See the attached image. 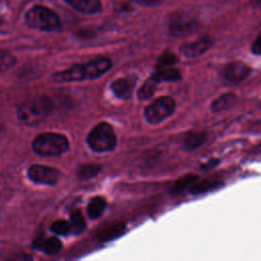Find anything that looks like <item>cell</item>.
I'll return each instance as SVG.
<instances>
[{
  "label": "cell",
  "mask_w": 261,
  "mask_h": 261,
  "mask_svg": "<svg viewBox=\"0 0 261 261\" xmlns=\"http://www.w3.org/2000/svg\"><path fill=\"white\" fill-rule=\"evenodd\" d=\"M55 104L50 97L41 96L19 105L17 116L28 125H35L44 120L54 110Z\"/></svg>",
  "instance_id": "cell-1"
},
{
  "label": "cell",
  "mask_w": 261,
  "mask_h": 261,
  "mask_svg": "<svg viewBox=\"0 0 261 261\" xmlns=\"http://www.w3.org/2000/svg\"><path fill=\"white\" fill-rule=\"evenodd\" d=\"M69 143L64 135L57 133H43L33 142L34 151L41 156H58L68 150Z\"/></svg>",
  "instance_id": "cell-2"
},
{
  "label": "cell",
  "mask_w": 261,
  "mask_h": 261,
  "mask_svg": "<svg viewBox=\"0 0 261 261\" xmlns=\"http://www.w3.org/2000/svg\"><path fill=\"white\" fill-rule=\"evenodd\" d=\"M89 147L98 153L109 152L116 146V137L113 127L108 122H100L95 125L87 137Z\"/></svg>",
  "instance_id": "cell-3"
},
{
  "label": "cell",
  "mask_w": 261,
  "mask_h": 261,
  "mask_svg": "<svg viewBox=\"0 0 261 261\" xmlns=\"http://www.w3.org/2000/svg\"><path fill=\"white\" fill-rule=\"evenodd\" d=\"M25 20L31 28L40 31L52 32L60 28L58 15L53 10L42 5H36L29 9L25 13Z\"/></svg>",
  "instance_id": "cell-4"
},
{
  "label": "cell",
  "mask_w": 261,
  "mask_h": 261,
  "mask_svg": "<svg viewBox=\"0 0 261 261\" xmlns=\"http://www.w3.org/2000/svg\"><path fill=\"white\" fill-rule=\"evenodd\" d=\"M175 100L170 96H161L148 104L144 110L145 119L151 124H158L173 114Z\"/></svg>",
  "instance_id": "cell-5"
},
{
  "label": "cell",
  "mask_w": 261,
  "mask_h": 261,
  "mask_svg": "<svg viewBox=\"0 0 261 261\" xmlns=\"http://www.w3.org/2000/svg\"><path fill=\"white\" fill-rule=\"evenodd\" d=\"M199 28L198 20L186 12H173L166 21L167 33L175 38H182L195 33Z\"/></svg>",
  "instance_id": "cell-6"
},
{
  "label": "cell",
  "mask_w": 261,
  "mask_h": 261,
  "mask_svg": "<svg viewBox=\"0 0 261 261\" xmlns=\"http://www.w3.org/2000/svg\"><path fill=\"white\" fill-rule=\"evenodd\" d=\"M251 72L252 68L248 64L241 61H233L227 63L224 66L221 72V76L225 84L233 86L241 84L246 79H248Z\"/></svg>",
  "instance_id": "cell-7"
},
{
  "label": "cell",
  "mask_w": 261,
  "mask_h": 261,
  "mask_svg": "<svg viewBox=\"0 0 261 261\" xmlns=\"http://www.w3.org/2000/svg\"><path fill=\"white\" fill-rule=\"evenodd\" d=\"M28 176L35 184L53 186L58 181L60 172L58 169L50 166L34 164L29 167Z\"/></svg>",
  "instance_id": "cell-8"
},
{
  "label": "cell",
  "mask_w": 261,
  "mask_h": 261,
  "mask_svg": "<svg viewBox=\"0 0 261 261\" xmlns=\"http://www.w3.org/2000/svg\"><path fill=\"white\" fill-rule=\"evenodd\" d=\"M213 39L210 36H203L196 41L186 43L179 47V52L187 58H195L206 53L213 45Z\"/></svg>",
  "instance_id": "cell-9"
},
{
  "label": "cell",
  "mask_w": 261,
  "mask_h": 261,
  "mask_svg": "<svg viewBox=\"0 0 261 261\" xmlns=\"http://www.w3.org/2000/svg\"><path fill=\"white\" fill-rule=\"evenodd\" d=\"M112 66L111 60L106 57H97L84 64L85 79L94 80L103 75Z\"/></svg>",
  "instance_id": "cell-10"
},
{
  "label": "cell",
  "mask_w": 261,
  "mask_h": 261,
  "mask_svg": "<svg viewBox=\"0 0 261 261\" xmlns=\"http://www.w3.org/2000/svg\"><path fill=\"white\" fill-rule=\"evenodd\" d=\"M135 86H136V77L127 76V77H121V79L115 80L111 84L110 88L117 98L127 100L132 98Z\"/></svg>",
  "instance_id": "cell-11"
},
{
  "label": "cell",
  "mask_w": 261,
  "mask_h": 261,
  "mask_svg": "<svg viewBox=\"0 0 261 261\" xmlns=\"http://www.w3.org/2000/svg\"><path fill=\"white\" fill-rule=\"evenodd\" d=\"M53 80L56 83L65 82H80L85 79V68L84 64H73L67 69L58 71L53 75Z\"/></svg>",
  "instance_id": "cell-12"
},
{
  "label": "cell",
  "mask_w": 261,
  "mask_h": 261,
  "mask_svg": "<svg viewBox=\"0 0 261 261\" xmlns=\"http://www.w3.org/2000/svg\"><path fill=\"white\" fill-rule=\"evenodd\" d=\"M238 97L233 93H224L214 99L210 104V110L214 114L224 112L234 106Z\"/></svg>",
  "instance_id": "cell-13"
},
{
  "label": "cell",
  "mask_w": 261,
  "mask_h": 261,
  "mask_svg": "<svg viewBox=\"0 0 261 261\" xmlns=\"http://www.w3.org/2000/svg\"><path fill=\"white\" fill-rule=\"evenodd\" d=\"M224 186V182L221 180H212V179H205L198 181L197 180L189 188V193L193 196H200L203 194H207L218 189H221Z\"/></svg>",
  "instance_id": "cell-14"
},
{
  "label": "cell",
  "mask_w": 261,
  "mask_h": 261,
  "mask_svg": "<svg viewBox=\"0 0 261 261\" xmlns=\"http://www.w3.org/2000/svg\"><path fill=\"white\" fill-rule=\"evenodd\" d=\"M70 6H72L75 10L87 13L93 14L97 13L101 10V2L100 0H64Z\"/></svg>",
  "instance_id": "cell-15"
},
{
  "label": "cell",
  "mask_w": 261,
  "mask_h": 261,
  "mask_svg": "<svg viewBox=\"0 0 261 261\" xmlns=\"http://www.w3.org/2000/svg\"><path fill=\"white\" fill-rule=\"evenodd\" d=\"M35 248H37L38 250H41L45 254L53 255V254H57L61 250L62 243L56 237H51L47 239H38L35 243Z\"/></svg>",
  "instance_id": "cell-16"
},
{
  "label": "cell",
  "mask_w": 261,
  "mask_h": 261,
  "mask_svg": "<svg viewBox=\"0 0 261 261\" xmlns=\"http://www.w3.org/2000/svg\"><path fill=\"white\" fill-rule=\"evenodd\" d=\"M207 141V135L204 132H192L184 140V148L187 151H194L200 148Z\"/></svg>",
  "instance_id": "cell-17"
},
{
  "label": "cell",
  "mask_w": 261,
  "mask_h": 261,
  "mask_svg": "<svg viewBox=\"0 0 261 261\" xmlns=\"http://www.w3.org/2000/svg\"><path fill=\"white\" fill-rule=\"evenodd\" d=\"M152 76L159 83L161 82H178L181 80V73L178 69L173 67L157 68Z\"/></svg>",
  "instance_id": "cell-18"
},
{
  "label": "cell",
  "mask_w": 261,
  "mask_h": 261,
  "mask_svg": "<svg viewBox=\"0 0 261 261\" xmlns=\"http://www.w3.org/2000/svg\"><path fill=\"white\" fill-rule=\"evenodd\" d=\"M105 207H106V201L104 198L100 196L94 197L93 199H91V201L88 204L87 212L89 217L92 219L99 218L102 215Z\"/></svg>",
  "instance_id": "cell-19"
},
{
  "label": "cell",
  "mask_w": 261,
  "mask_h": 261,
  "mask_svg": "<svg viewBox=\"0 0 261 261\" xmlns=\"http://www.w3.org/2000/svg\"><path fill=\"white\" fill-rule=\"evenodd\" d=\"M160 83L157 82L152 75L142 85L140 90L138 91V98L140 100L150 99L156 92L157 87Z\"/></svg>",
  "instance_id": "cell-20"
},
{
  "label": "cell",
  "mask_w": 261,
  "mask_h": 261,
  "mask_svg": "<svg viewBox=\"0 0 261 261\" xmlns=\"http://www.w3.org/2000/svg\"><path fill=\"white\" fill-rule=\"evenodd\" d=\"M198 179V175L189 173L180 176L178 179L175 180V182L171 187V193L172 194H178L184 192L187 188H190L196 180Z\"/></svg>",
  "instance_id": "cell-21"
},
{
  "label": "cell",
  "mask_w": 261,
  "mask_h": 261,
  "mask_svg": "<svg viewBox=\"0 0 261 261\" xmlns=\"http://www.w3.org/2000/svg\"><path fill=\"white\" fill-rule=\"evenodd\" d=\"M101 171V165L97 163H87L83 164L77 169V176L81 179H90L95 177Z\"/></svg>",
  "instance_id": "cell-22"
},
{
  "label": "cell",
  "mask_w": 261,
  "mask_h": 261,
  "mask_svg": "<svg viewBox=\"0 0 261 261\" xmlns=\"http://www.w3.org/2000/svg\"><path fill=\"white\" fill-rule=\"evenodd\" d=\"M125 230V225L123 223H116L113 224L109 227H107L106 229H104L100 236H99V240L102 242H107L110 240H113L119 236H121Z\"/></svg>",
  "instance_id": "cell-23"
},
{
  "label": "cell",
  "mask_w": 261,
  "mask_h": 261,
  "mask_svg": "<svg viewBox=\"0 0 261 261\" xmlns=\"http://www.w3.org/2000/svg\"><path fill=\"white\" fill-rule=\"evenodd\" d=\"M70 224H71V233L73 234L81 233L85 229L86 221L80 209H75L70 213Z\"/></svg>",
  "instance_id": "cell-24"
},
{
  "label": "cell",
  "mask_w": 261,
  "mask_h": 261,
  "mask_svg": "<svg viewBox=\"0 0 261 261\" xmlns=\"http://www.w3.org/2000/svg\"><path fill=\"white\" fill-rule=\"evenodd\" d=\"M51 230L58 236H66L71 233V224L70 221L66 220H56L51 225Z\"/></svg>",
  "instance_id": "cell-25"
},
{
  "label": "cell",
  "mask_w": 261,
  "mask_h": 261,
  "mask_svg": "<svg viewBox=\"0 0 261 261\" xmlns=\"http://www.w3.org/2000/svg\"><path fill=\"white\" fill-rule=\"evenodd\" d=\"M177 56L169 51L164 52L158 59L157 68H164V67H171L173 64L177 62Z\"/></svg>",
  "instance_id": "cell-26"
},
{
  "label": "cell",
  "mask_w": 261,
  "mask_h": 261,
  "mask_svg": "<svg viewBox=\"0 0 261 261\" xmlns=\"http://www.w3.org/2000/svg\"><path fill=\"white\" fill-rule=\"evenodd\" d=\"M15 57L6 50H0V71L9 69L15 64Z\"/></svg>",
  "instance_id": "cell-27"
},
{
  "label": "cell",
  "mask_w": 261,
  "mask_h": 261,
  "mask_svg": "<svg viewBox=\"0 0 261 261\" xmlns=\"http://www.w3.org/2000/svg\"><path fill=\"white\" fill-rule=\"evenodd\" d=\"M220 163V160L217 159V158H212V159H209L208 161L202 163L200 165V170L203 171V172H207V171H210L212 170L213 168H215L216 166H218Z\"/></svg>",
  "instance_id": "cell-28"
},
{
  "label": "cell",
  "mask_w": 261,
  "mask_h": 261,
  "mask_svg": "<svg viewBox=\"0 0 261 261\" xmlns=\"http://www.w3.org/2000/svg\"><path fill=\"white\" fill-rule=\"evenodd\" d=\"M251 51L255 55H261V35H259L251 46Z\"/></svg>",
  "instance_id": "cell-29"
},
{
  "label": "cell",
  "mask_w": 261,
  "mask_h": 261,
  "mask_svg": "<svg viewBox=\"0 0 261 261\" xmlns=\"http://www.w3.org/2000/svg\"><path fill=\"white\" fill-rule=\"evenodd\" d=\"M135 1H137L138 3L143 4V5H156L161 0H135Z\"/></svg>",
  "instance_id": "cell-30"
},
{
  "label": "cell",
  "mask_w": 261,
  "mask_h": 261,
  "mask_svg": "<svg viewBox=\"0 0 261 261\" xmlns=\"http://www.w3.org/2000/svg\"><path fill=\"white\" fill-rule=\"evenodd\" d=\"M252 5L257 8H261V0H252Z\"/></svg>",
  "instance_id": "cell-31"
},
{
  "label": "cell",
  "mask_w": 261,
  "mask_h": 261,
  "mask_svg": "<svg viewBox=\"0 0 261 261\" xmlns=\"http://www.w3.org/2000/svg\"><path fill=\"white\" fill-rule=\"evenodd\" d=\"M3 134H4V125L0 122V138L3 136Z\"/></svg>",
  "instance_id": "cell-32"
},
{
  "label": "cell",
  "mask_w": 261,
  "mask_h": 261,
  "mask_svg": "<svg viewBox=\"0 0 261 261\" xmlns=\"http://www.w3.org/2000/svg\"><path fill=\"white\" fill-rule=\"evenodd\" d=\"M0 23H1V20H0Z\"/></svg>",
  "instance_id": "cell-33"
}]
</instances>
